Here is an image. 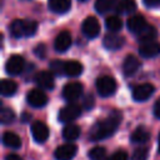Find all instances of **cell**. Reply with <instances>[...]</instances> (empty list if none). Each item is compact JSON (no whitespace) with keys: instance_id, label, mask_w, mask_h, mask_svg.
<instances>
[{"instance_id":"obj_1","label":"cell","mask_w":160,"mask_h":160,"mask_svg":"<svg viewBox=\"0 0 160 160\" xmlns=\"http://www.w3.org/2000/svg\"><path fill=\"white\" fill-rule=\"evenodd\" d=\"M122 115L119 110H112L105 119L96 121L89 132V139L91 141H99L109 138L115 132L118 126L120 125Z\"/></svg>"},{"instance_id":"obj_2","label":"cell","mask_w":160,"mask_h":160,"mask_svg":"<svg viewBox=\"0 0 160 160\" xmlns=\"http://www.w3.org/2000/svg\"><path fill=\"white\" fill-rule=\"evenodd\" d=\"M10 34L14 38H29L38 30V22L29 19H16L9 26Z\"/></svg>"},{"instance_id":"obj_3","label":"cell","mask_w":160,"mask_h":160,"mask_svg":"<svg viewBox=\"0 0 160 160\" xmlns=\"http://www.w3.org/2000/svg\"><path fill=\"white\" fill-rule=\"evenodd\" d=\"M96 90L100 96L108 98L112 95L116 90V81L109 75H102L96 80Z\"/></svg>"},{"instance_id":"obj_4","label":"cell","mask_w":160,"mask_h":160,"mask_svg":"<svg viewBox=\"0 0 160 160\" xmlns=\"http://www.w3.org/2000/svg\"><path fill=\"white\" fill-rule=\"evenodd\" d=\"M81 115V108L76 104H69L66 106H64L62 109H60L58 119L60 122H71L75 119H78Z\"/></svg>"},{"instance_id":"obj_5","label":"cell","mask_w":160,"mask_h":160,"mask_svg":"<svg viewBox=\"0 0 160 160\" xmlns=\"http://www.w3.org/2000/svg\"><path fill=\"white\" fill-rule=\"evenodd\" d=\"M26 100H28V104L32 108H42L48 104V95L41 88H38L28 92Z\"/></svg>"},{"instance_id":"obj_6","label":"cell","mask_w":160,"mask_h":160,"mask_svg":"<svg viewBox=\"0 0 160 160\" xmlns=\"http://www.w3.org/2000/svg\"><path fill=\"white\" fill-rule=\"evenodd\" d=\"M25 69V60L21 55H11L6 64L5 70L9 75H20Z\"/></svg>"},{"instance_id":"obj_7","label":"cell","mask_w":160,"mask_h":160,"mask_svg":"<svg viewBox=\"0 0 160 160\" xmlns=\"http://www.w3.org/2000/svg\"><path fill=\"white\" fill-rule=\"evenodd\" d=\"M81 31L82 34L89 38V39H94L99 35L100 32V24L96 18L94 16H88L84 21H82V25H81Z\"/></svg>"},{"instance_id":"obj_8","label":"cell","mask_w":160,"mask_h":160,"mask_svg":"<svg viewBox=\"0 0 160 160\" xmlns=\"http://www.w3.org/2000/svg\"><path fill=\"white\" fill-rule=\"evenodd\" d=\"M82 85L80 82H69L64 86L62 89V98L69 101V102H72L75 100H78L81 95H82Z\"/></svg>"},{"instance_id":"obj_9","label":"cell","mask_w":160,"mask_h":160,"mask_svg":"<svg viewBox=\"0 0 160 160\" xmlns=\"http://www.w3.org/2000/svg\"><path fill=\"white\" fill-rule=\"evenodd\" d=\"M154 90L155 88L152 84H140L132 89V99L135 101H146L154 94Z\"/></svg>"},{"instance_id":"obj_10","label":"cell","mask_w":160,"mask_h":160,"mask_svg":"<svg viewBox=\"0 0 160 160\" xmlns=\"http://www.w3.org/2000/svg\"><path fill=\"white\" fill-rule=\"evenodd\" d=\"M76 151H78L76 145H74L71 142H68V144L60 145L55 150L54 156H55L56 160H71L76 155Z\"/></svg>"},{"instance_id":"obj_11","label":"cell","mask_w":160,"mask_h":160,"mask_svg":"<svg viewBox=\"0 0 160 160\" xmlns=\"http://www.w3.org/2000/svg\"><path fill=\"white\" fill-rule=\"evenodd\" d=\"M31 134L36 142H45L49 138V128L42 121H34L31 125Z\"/></svg>"},{"instance_id":"obj_12","label":"cell","mask_w":160,"mask_h":160,"mask_svg":"<svg viewBox=\"0 0 160 160\" xmlns=\"http://www.w3.org/2000/svg\"><path fill=\"white\" fill-rule=\"evenodd\" d=\"M54 74L51 71H39L36 72L34 80L39 85V88L44 90H51L54 89Z\"/></svg>"},{"instance_id":"obj_13","label":"cell","mask_w":160,"mask_h":160,"mask_svg":"<svg viewBox=\"0 0 160 160\" xmlns=\"http://www.w3.org/2000/svg\"><path fill=\"white\" fill-rule=\"evenodd\" d=\"M139 54L142 58H155L156 55L160 54V42L155 40L142 42L139 46Z\"/></svg>"},{"instance_id":"obj_14","label":"cell","mask_w":160,"mask_h":160,"mask_svg":"<svg viewBox=\"0 0 160 160\" xmlns=\"http://www.w3.org/2000/svg\"><path fill=\"white\" fill-rule=\"evenodd\" d=\"M124 42H125V39L112 31L106 34L102 39V44L108 50H119L120 48H122Z\"/></svg>"},{"instance_id":"obj_15","label":"cell","mask_w":160,"mask_h":160,"mask_svg":"<svg viewBox=\"0 0 160 160\" xmlns=\"http://www.w3.org/2000/svg\"><path fill=\"white\" fill-rule=\"evenodd\" d=\"M71 45V35L69 31L64 30L58 34V36L55 38V41H54V48L56 51L59 52H64L66 51Z\"/></svg>"},{"instance_id":"obj_16","label":"cell","mask_w":160,"mask_h":160,"mask_svg":"<svg viewBox=\"0 0 160 160\" xmlns=\"http://www.w3.org/2000/svg\"><path fill=\"white\" fill-rule=\"evenodd\" d=\"M140 68V60L134 55H128L122 62V72L125 76L134 75Z\"/></svg>"},{"instance_id":"obj_17","label":"cell","mask_w":160,"mask_h":160,"mask_svg":"<svg viewBox=\"0 0 160 160\" xmlns=\"http://www.w3.org/2000/svg\"><path fill=\"white\" fill-rule=\"evenodd\" d=\"M128 29L129 31L134 32V34H138L139 31H141L146 25V19L142 16V15H132L128 19Z\"/></svg>"},{"instance_id":"obj_18","label":"cell","mask_w":160,"mask_h":160,"mask_svg":"<svg viewBox=\"0 0 160 160\" xmlns=\"http://www.w3.org/2000/svg\"><path fill=\"white\" fill-rule=\"evenodd\" d=\"M49 9L56 14H65L71 8V0H49Z\"/></svg>"},{"instance_id":"obj_19","label":"cell","mask_w":160,"mask_h":160,"mask_svg":"<svg viewBox=\"0 0 160 160\" xmlns=\"http://www.w3.org/2000/svg\"><path fill=\"white\" fill-rule=\"evenodd\" d=\"M136 36H138V40L141 41V42L152 41V40H155V38L158 36V30H156L155 26L148 24L141 31H139V32L136 34Z\"/></svg>"},{"instance_id":"obj_20","label":"cell","mask_w":160,"mask_h":160,"mask_svg":"<svg viewBox=\"0 0 160 160\" xmlns=\"http://www.w3.org/2000/svg\"><path fill=\"white\" fill-rule=\"evenodd\" d=\"M81 72H82V65H81L79 61H76V60H69V61H65L64 75L75 78V76H79Z\"/></svg>"},{"instance_id":"obj_21","label":"cell","mask_w":160,"mask_h":160,"mask_svg":"<svg viewBox=\"0 0 160 160\" xmlns=\"http://www.w3.org/2000/svg\"><path fill=\"white\" fill-rule=\"evenodd\" d=\"M149 139H150V132H149V131L146 130V128H144V126L136 128V129L132 131V134L130 135V140H131L132 142H135V144H144V142H146Z\"/></svg>"},{"instance_id":"obj_22","label":"cell","mask_w":160,"mask_h":160,"mask_svg":"<svg viewBox=\"0 0 160 160\" xmlns=\"http://www.w3.org/2000/svg\"><path fill=\"white\" fill-rule=\"evenodd\" d=\"M2 144L10 149H19L21 146V139L15 132L6 131L2 134Z\"/></svg>"},{"instance_id":"obj_23","label":"cell","mask_w":160,"mask_h":160,"mask_svg":"<svg viewBox=\"0 0 160 160\" xmlns=\"http://www.w3.org/2000/svg\"><path fill=\"white\" fill-rule=\"evenodd\" d=\"M136 10V2L135 0H119L115 11L116 14L125 15V14H131Z\"/></svg>"},{"instance_id":"obj_24","label":"cell","mask_w":160,"mask_h":160,"mask_svg":"<svg viewBox=\"0 0 160 160\" xmlns=\"http://www.w3.org/2000/svg\"><path fill=\"white\" fill-rule=\"evenodd\" d=\"M80 132H81V129H80L79 125L69 122L62 129V138L65 140H68V141H72V140H75V139H78L80 136Z\"/></svg>"},{"instance_id":"obj_25","label":"cell","mask_w":160,"mask_h":160,"mask_svg":"<svg viewBox=\"0 0 160 160\" xmlns=\"http://www.w3.org/2000/svg\"><path fill=\"white\" fill-rule=\"evenodd\" d=\"M18 84L10 79H2L0 82V92L2 96H11L16 92Z\"/></svg>"},{"instance_id":"obj_26","label":"cell","mask_w":160,"mask_h":160,"mask_svg":"<svg viewBox=\"0 0 160 160\" xmlns=\"http://www.w3.org/2000/svg\"><path fill=\"white\" fill-rule=\"evenodd\" d=\"M119 0H96L95 1V10L99 14L109 12L110 10L115 9Z\"/></svg>"},{"instance_id":"obj_27","label":"cell","mask_w":160,"mask_h":160,"mask_svg":"<svg viewBox=\"0 0 160 160\" xmlns=\"http://www.w3.org/2000/svg\"><path fill=\"white\" fill-rule=\"evenodd\" d=\"M105 25H106L108 30H110V31H112V32H116V31L121 30V28H122V21H121V19H120L119 16H115V15H114V16L106 18Z\"/></svg>"},{"instance_id":"obj_28","label":"cell","mask_w":160,"mask_h":160,"mask_svg":"<svg viewBox=\"0 0 160 160\" xmlns=\"http://www.w3.org/2000/svg\"><path fill=\"white\" fill-rule=\"evenodd\" d=\"M15 120V112L10 108H2L0 110V121L4 125L11 124Z\"/></svg>"},{"instance_id":"obj_29","label":"cell","mask_w":160,"mask_h":160,"mask_svg":"<svg viewBox=\"0 0 160 160\" xmlns=\"http://www.w3.org/2000/svg\"><path fill=\"white\" fill-rule=\"evenodd\" d=\"M90 160H106V150L102 146H95L89 151Z\"/></svg>"},{"instance_id":"obj_30","label":"cell","mask_w":160,"mask_h":160,"mask_svg":"<svg viewBox=\"0 0 160 160\" xmlns=\"http://www.w3.org/2000/svg\"><path fill=\"white\" fill-rule=\"evenodd\" d=\"M64 66H65V61H61L58 59L50 61V65H49L50 71L55 75H62L64 74Z\"/></svg>"},{"instance_id":"obj_31","label":"cell","mask_w":160,"mask_h":160,"mask_svg":"<svg viewBox=\"0 0 160 160\" xmlns=\"http://www.w3.org/2000/svg\"><path fill=\"white\" fill-rule=\"evenodd\" d=\"M149 155L148 148H138L132 154V160H146Z\"/></svg>"},{"instance_id":"obj_32","label":"cell","mask_w":160,"mask_h":160,"mask_svg":"<svg viewBox=\"0 0 160 160\" xmlns=\"http://www.w3.org/2000/svg\"><path fill=\"white\" fill-rule=\"evenodd\" d=\"M95 105V100H94V96L91 94H86L84 98H82V108L86 109V110H91Z\"/></svg>"},{"instance_id":"obj_33","label":"cell","mask_w":160,"mask_h":160,"mask_svg":"<svg viewBox=\"0 0 160 160\" xmlns=\"http://www.w3.org/2000/svg\"><path fill=\"white\" fill-rule=\"evenodd\" d=\"M106 160H129V155L124 150H118L114 154H111Z\"/></svg>"},{"instance_id":"obj_34","label":"cell","mask_w":160,"mask_h":160,"mask_svg":"<svg viewBox=\"0 0 160 160\" xmlns=\"http://www.w3.org/2000/svg\"><path fill=\"white\" fill-rule=\"evenodd\" d=\"M34 54H35L38 58L44 59V58L46 56V46H45L44 44H38V45L35 46V49H34Z\"/></svg>"},{"instance_id":"obj_35","label":"cell","mask_w":160,"mask_h":160,"mask_svg":"<svg viewBox=\"0 0 160 160\" xmlns=\"http://www.w3.org/2000/svg\"><path fill=\"white\" fill-rule=\"evenodd\" d=\"M144 4L149 8H155V6H160V0H142Z\"/></svg>"},{"instance_id":"obj_36","label":"cell","mask_w":160,"mask_h":160,"mask_svg":"<svg viewBox=\"0 0 160 160\" xmlns=\"http://www.w3.org/2000/svg\"><path fill=\"white\" fill-rule=\"evenodd\" d=\"M154 115L160 120V99L156 100V102L154 104Z\"/></svg>"},{"instance_id":"obj_37","label":"cell","mask_w":160,"mask_h":160,"mask_svg":"<svg viewBox=\"0 0 160 160\" xmlns=\"http://www.w3.org/2000/svg\"><path fill=\"white\" fill-rule=\"evenodd\" d=\"M5 160H22V158L18 154H8L5 156Z\"/></svg>"},{"instance_id":"obj_38","label":"cell","mask_w":160,"mask_h":160,"mask_svg":"<svg viewBox=\"0 0 160 160\" xmlns=\"http://www.w3.org/2000/svg\"><path fill=\"white\" fill-rule=\"evenodd\" d=\"M29 119H31V115H30V114L24 112V114H22V116H21V120H22L24 122H26V121H29Z\"/></svg>"},{"instance_id":"obj_39","label":"cell","mask_w":160,"mask_h":160,"mask_svg":"<svg viewBox=\"0 0 160 160\" xmlns=\"http://www.w3.org/2000/svg\"><path fill=\"white\" fill-rule=\"evenodd\" d=\"M158 149H159V154H160V134H159V141H158Z\"/></svg>"},{"instance_id":"obj_40","label":"cell","mask_w":160,"mask_h":160,"mask_svg":"<svg viewBox=\"0 0 160 160\" xmlns=\"http://www.w3.org/2000/svg\"><path fill=\"white\" fill-rule=\"evenodd\" d=\"M22 1H30V0H22Z\"/></svg>"},{"instance_id":"obj_41","label":"cell","mask_w":160,"mask_h":160,"mask_svg":"<svg viewBox=\"0 0 160 160\" xmlns=\"http://www.w3.org/2000/svg\"><path fill=\"white\" fill-rule=\"evenodd\" d=\"M80 1H86V0H80Z\"/></svg>"}]
</instances>
